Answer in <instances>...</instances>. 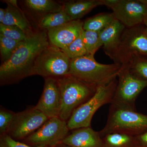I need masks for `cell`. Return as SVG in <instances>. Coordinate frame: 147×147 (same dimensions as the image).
<instances>
[{
    "mask_svg": "<svg viewBox=\"0 0 147 147\" xmlns=\"http://www.w3.org/2000/svg\"><path fill=\"white\" fill-rule=\"evenodd\" d=\"M47 33H34L22 41L10 58L0 66L1 86L18 83L34 75L35 62L40 53L49 44Z\"/></svg>",
    "mask_w": 147,
    "mask_h": 147,
    "instance_id": "1",
    "label": "cell"
},
{
    "mask_svg": "<svg viewBox=\"0 0 147 147\" xmlns=\"http://www.w3.org/2000/svg\"><path fill=\"white\" fill-rule=\"evenodd\" d=\"M121 68L119 64L99 63L94 57L86 55L71 60L69 74L82 82L98 87L116 79Z\"/></svg>",
    "mask_w": 147,
    "mask_h": 147,
    "instance_id": "2",
    "label": "cell"
},
{
    "mask_svg": "<svg viewBox=\"0 0 147 147\" xmlns=\"http://www.w3.org/2000/svg\"><path fill=\"white\" fill-rule=\"evenodd\" d=\"M57 80L61 97L59 117L67 122L73 112L94 94L98 87L82 82L70 75Z\"/></svg>",
    "mask_w": 147,
    "mask_h": 147,
    "instance_id": "3",
    "label": "cell"
},
{
    "mask_svg": "<svg viewBox=\"0 0 147 147\" xmlns=\"http://www.w3.org/2000/svg\"><path fill=\"white\" fill-rule=\"evenodd\" d=\"M146 131L147 115L138 113L137 110L124 109L111 104L107 122L99 132L102 138L110 133L137 136Z\"/></svg>",
    "mask_w": 147,
    "mask_h": 147,
    "instance_id": "4",
    "label": "cell"
},
{
    "mask_svg": "<svg viewBox=\"0 0 147 147\" xmlns=\"http://www.w3.org/2000/svg\"><path fill=\"white\" fill-rule=\"evenodd\" d=\"M118 79H114L109 84L98 87L94 94L90 98L77 108L67 121L69 130L91 127L95 113L103 105L111 104Z\"/></svg>",
    "mask_w": 147,
    "mask_h": 147,
    "instance_id": "5",
    "label": "cell"
},
{
    "mask_svg": "<svg viewBox=\"0 0 147 147\" xmlns=\"http://www.w3.org/2000/svg\"><path fill=\"white\" fill-rule=\"evenodd\" d=\"M117 77V85L111 105L136 110V99L147 87V80L134 74L126 66H121Z\"/></svg>",
    "mask_w": 147,
    "mask_h": 147,
    "instance_id": "6",
    "label": "cell"
},
{
    "mask_svg": "<svg viewBox=\"0 0 147 147\" xmlns=\"http://www.w3.org/2000/svg\"><path fill=\"white\" fill-rule=\"evenodd\" d=\"M71 59L60 48L50 44L40 53L34 67V75L59 79L70 75Z\"/></svg>",
    "mask_w": 147,
    "mask_h": 147,
    "instance_id": "7",
    "label": "cell"
},
{
    "mask_svg": "<svg viewBox=\"0 0 147 147\" xmlns=\"http://www.w3.org/2000/svg\"><path fill=\"white\" fill-rule=\"evenodd\" d=\"M135 55L147 56V35L143 24L125 27L111 59L123 66L127 65Z\"/></svg>",
    "mask_w": 147,
    "mask_h": 147,
    "instance_id": "8",
    "label": "cell"
},
{
    "mask_svg": "<svg viewBox=\"0 0 147 147\" xmlns=\"http://www.w3.org/2000/svg\"><path fill=\"white\" fill-rule=\"evenodd\" d=\"M69 131L67 122L59 117L52 118L21 142L33 147H55L68 135Z\"/></svg>",
    "mask_w": 147,
    "mask_h": 147,
    "instance_id": "9",
    "label": "cell"
},
{
    "mask_svg": "<svg viewBox=\"0 0 147 147\" xmlns=\"http://www.w3.org/2000/svg\"><path fill=\"white\" fill-rule=\"evenodd\" d=\"M50 118L34 107L15 113L7 134L22 142L44 124Z\"/></svg>",
    "mask_w": 147,
    "mask_h": 147,
    "instance_id": "10",
    "label": "cell"
},
{
    "mask_svg": "<svg viewBox=\"0 0 147 147\" xmlns=\"http://www.w3.org/2000/svg\"><path fill=\"white\" fill-rule=\"evenodd\" d=\"M103 5L111 9L117 20L125 27L143 24L147 15L146 6L141 0H102Z\"/></svg>",
    "mask_w": 147,
    "mask_h": 147,
    "instance_id": "11",
    "label": "cell"
},
{
    "mask_svg": "<svg viewBox=\"0 0 147 147\" xmlns=\"http://www.w3.org/2000/svg\"><path fill=\"white\" fill-rule=\"evenodd\" d=\"M61 106V97L57 79H45L42 95L35 108L49 118L59 117Z\"/></svg>",
    "mask_w": 147,
    "mask_h": 147,
    "instance_id": "12",
    "label": "cell"
},
{
    "mask_svg": "<svg viewBox=\"0 0 147 147\" xmlns=\"http://www.w3.org/2000/svg\"><path fill=\"white\" fill-rule=\"evenodd\" d=\"M84 21L72 20L59 26L47 30L51 45L63 49L77 39L84 31Z\"/></svg>",
    "mask_w": 147,
    "mask_h": 147,
    "instance_id": "13",
    "label": "cell"
},
{
    "mask_svg": "<svg viewBox=\"0 0 147 147\" xmlns=\"http://www.w3.org/2000/svg\"><path fill=\"white\" fill-rule=\"evenodd\" d=\"M61 144L71 147H104L99 132L91 127L72 130Z\"/></svg>",
    "mask_w": 147,
    "mask_h": 147,
    "instance_id": "14",
    "label": "cell"
},
{
    "mask_svg": "<svg viewBox=\"0 0 147 147\" xmlns=\"http://www.w3.org/2000/svg\"><path fill=\"white\" fill-rule=\"evenodd\" d=\"M125 27L116 19L110 26L99 32L104 53L110 59L117 50Z\"/></svg>",
    "mask_w": 147,
    "mask_h": 147,
    "instance_id": "15",
    "label": "cell"
},
{
    "mask_svg": "<svg viewBox=\"0 0 147 147\" xmlns=\"http://www.w3.org/2000/svg\"><path fill=\"white\" fill-rule=\"evenodd\" d=\"M103 5L102 0H83L67 2L63 9L71 20H80L93 9Z\"/></svg>",
    "mask_w": 147,
    "mask_h": 147,
    "instance_id": "16",
    "label": "cell"
},
{
    "mask_svg": "<svg viewBox=\"0 0 147 147\" xmlns=\"http://www.w3.org/2000/svg\"><path fill=\"white\" fill-rule=\"evenodd\" d=\"M6 3L7 4V7L6 8V13L1 24L18 27L28 36L34 33L32 31L31 27L21 10L8 3Z\"/></svg>",
    "mask_w": 147,
    "mask_h": 147,
    "instance_id": "17",
    "label": "cell"
},
{
    "mask_svg": "<svg viewBox=\"0 0 147 147\" xmlns=\"http://www.w3.org/2000/svg\"><path fill=\"white\" fill-rule=\"evenodd\" d=\"M24 3L30 10L42 15L41 17L49 13L60 11L63 8V5L52 0H26Z\"/></svg>",
    "mask_w": 147,
    "mask_h": 147,
    "instance_id": "18",
    "label": "cell"
},
{
    "mask_svg": "<svg viewBox=\"0 0 147 147\" xmlns=\"http://www.w3.org/2000/svg\"><path fill=\"white\" fill-rule=\"evenodd\" d=\"M116 19L113 12L100 13L84 21V30L100 32L110 26Z\"/></svg>",
    "mask_w": 147,
    "mask_h": 147,
    "instance_id": "19",
    "label": "cell"
},
{
    "mask_svg": "<svg viewBox=\"0 0 147 147\" xmlns=\"http://www.w3.org/2000/svg\"><path fill=\"white\" fill-rule=\"evenodd\" d=\"M102 139L104 147H138L136 136L127 134L110 133Z\"/></svg>",
    "mask_w": 147,
    "mask_h": 147,
    "instance_id": "20",
    "label": "cell"
},
{
    "mask_svg": "<svg viewBox=\"0 0 147 147\" xmlns=\"http://www.w3.org/2000/svg\"><path fill=\"white\" fill-rule=\"evenodd\" d=\"M71 21L72 20L63 8L60 11L42 16L40 20L39 26L40 28L47 30L62 26Z\"/></svg>",
    "mask_w": 147,
    "mask_h": 147,
    "instance_id": "21",
    "label": "cell"
},
{
    "mask_svg": "<svg viewBox=\"0 0 147 147\" xmlns=\"http://www.w3.org/2000/svg\"><path fill=\"white\" fill-rule=\"evenodd\" d=\"M82 36L87 55L94 57L96 53L102 46L99 32L84 30Z\"/></svg>",
    "mask_w": 147,
    "mask_h": 147,
    "instance_id": "22",
    "label": "cell"
},
{
    "mask_svg": "<svg viewBox=\"0 0 147 147\" xmlns=\"http://www.w3.org/2000/svg\"><path fill=\"white\" fill-rule=\"evenodd\" d=\"M125 66H127L137 76L147 80V56L134 55L127 64Z\"/></svg>",
    "mask_w": 147,
    "mask_h": 147,
    "instance_id": "23",
    "label": "cell"
},
{
    "mask_svg": "<svg viewBox=\"0 0 147 147\" xmlns=\"http://www.w3.org/2000/svg\"><path fill=\"white\" fill-rule=\"evenodd\" d=\"M61 50L71 60L87 55L86 50L82 39V34L71 44Z\"/></svg>",
    "mask_w": 147,
    "mask_h": 147,
    "instance_id": "24",
    "label": "cell"
},
{
    "mask_svg": "<svg viewBox=\"0 0 147 147\" xmlns=\"http://www.w3.org/2000/svg\"><path fill=\"white\" fill-rule=\"evenodd\" d=\"M21 42L0 35V54L3 63L10 58Z\"/></svg>",
    "mask_w": 147,
    "mask_h": 147,
    "instance_id": "25",
    "label": "cell"
},
{
    "mask_svg": "<svg viewBox=\"0 0 147 147\" xmlns=\"http://www.w3.org/2000/svg\"><path fill=\"white\" fill-rule=\"evenodd\" d=\"M0 35L10 39L23 41L29 36L18 27L0 24Z\"/></svg>",
    "mask_w": 147,
    "mask_h": 147,
    "instance_id": "26",
    "label": "cell"
},
{
    "mask_svg": "<svg viewBox=\"0 0 147 147\" xmlns=\"http://www.w3.org/2000/svg\"><path fill=\"white\" fill-rule=\"evenodd\" d=\"M15 113L1 107L0 109V135L7 134Z\"/></svg>",
    "mask_w": 147,
    "mask_h": 147,
    "instance_id": "27",
    "label": "cell"
},
{
    "mask_svg": "<svg viewBox=\"0 0 147 147\" xmlns=\"http://www.w3.org/2000/svg\"><path fill=\"white\" fill-rule=\"evenodd\" d=\"M0 147H33L14 140L7 134L0 135Z\"/></svg>",
    "mask_w": 147,
    "mask_h": 147,
    "instance_id": "28",
    "label": "cell"
},
{
    "mask_svg": "<svg viewBox=\"0 0 147 147\" xmlns=\"http://www.w3.org/2000/svg\"><path fill=\"white\" fill-rule=\"evenodd\" d=\"M138 147H147V131L136 136Z\"/></svg>",
    "mask_w": 147,
    "mask_h": 147,
    "instance_id": "29",
    "label": "cell"
},
{
    "mask_svg": "<svg viewBox=\"0 0 147 147\" xmlns=\"http://www.w3.org/2000/svg\"><path fill=\"white\" fill-rule=\"evenodd\" d=\"M6 13V9H5L0 8V23H2L3 21L5 18Z\"/></svg>",
    "mask_w": 147,
    "mask_h": 147,
    "instance_id": "30",
    "label": "cell"
},
{
    "mask_svg": "<svg viewBox=\"0 0 147 147\" xmlns=\"http://www.w3.org/2000/svg\"><path fill=\"white\" fill-rule=\"evenodd\" d=\"M5 3H8L10 5L14 7L18 8V4H17V1L16 0H7V1H5Z\"/></svg>",
    "mask_w": 147,
    "mask_h": 147,
    "instance_id": "31",
    "label": "cell"
},
{
    "mask_svg": "<svg viewBox=\"0 0 147 147\" xmlns=\"http://www.w3.org/2000/svg\"><path fill=\"white\" fill-rule=\"evenodd\" d=\"M143 24L144 25V27L145 32H146V33L147 35V15L145 17Z\"/></svg>",
    "mask_w": 147,
    "mask_h": 147,
    "instance_id": "32",
    "label": "cell"
},
{
    "mask_svg": "<svg viewBox=\"0 0 147 147\" xmlns=\"http://www.w3.org/2000/svg\"><path fill=\"white\" fill-rule=\"evenodd\" d=\"M55 147H71L69 146H67V145H66L65 144H60L58 145H57Z\"/></svg>",
    "mask_w": 147,
    "mask_h": 147,
    "instance_id": "33",
    "label": "cell"
},
{
    "mask_svg": "<svg viewBox=\"0 0 147 147\" xmlns=\"http://www.w3.org/2000/svg\"><path fill=\"white\" fill-rule=\"evenodd\" d=\"M141 1L142 3L144 4L146 6L147 8V0H141Z\"/></svg>",
    "mask_w": 147,
    "mask_h": 147,
    "instance_id": "34",
    "label": "cell"
}]
</instances>
